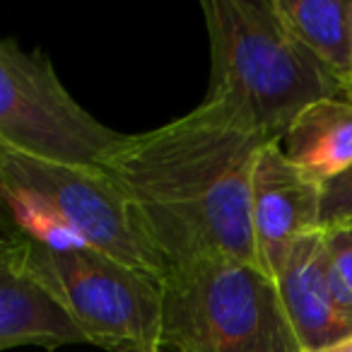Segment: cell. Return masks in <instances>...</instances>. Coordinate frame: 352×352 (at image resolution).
Segmentation results:
<instances>
[{
  "instance_id": "6da1fadb",
  "label": "cell",
  "mask_w": 352,
  "mask_h": 352,
  "mask_svg": "<svg viewBox=\"0 0 352 352\" xmlns=\"http://www.w3.org/2000/svg\"><path fill=\"white\" fill-rule=\"evenodd\" d=\"M265 145L208 102L160 128L123 135L104 171L162 275L212 258L261 268L251 182Z\"/></svg>"
},
{
  "instance_id": "7a4b0ae2",
  "label": "cell",
  "mask_w": 352,
  "mask_h": 352,
  "mask_svg": "<svg viewBox=\"0 0 352 352\" xmlns=\"http://www.w3.org/2000/svg\"><path fill=\"white\" fill-rule=\"evenodd\" d=\"M210 82L203 102L232 123L283 142L311 104L345 97L338 80L285 30L273 0H206Z\"/></svg>"
},
{
  "instance_id": "3957f363",
  "label": "cell",
  "mask_w": 352,
  "mask_h": 352,
  "mask_svg": "<svg viewBox=\"0 0 352 352\" xmlns=\"http://www.w3.org/2000/svg\"><path fill=\"white\" fill-rule=\"evenodd\" d=\"M0 169L27 239L49 249H92L162 280V268L133 227L116 184L104 169L75 166L0 142Z\"/></svg>"
},
{
  "instance_id": "277c9868",
  "label": "cell",
  "mask_w": 352,
  "mask_h": 352,
  "mask_svg": "<svg viewBox=\"0 0 352 352\" xmlns=\"http://www.w3.org/2000/svg\"><path fill=\"white\" fill-rule=\"evenodd\" d=\"M162 350L302 352L275 280L230 258L162 275Z\"/></svg>"
},
{
  "instance_id": "5b68a950",
  "label": "cell",
  "mask_w": 352,
  "mask_h": 352,
  "mask_svg": "<svg viewBox=\"0 0 352 352\" xmlns=\"http://www.w3.org/2000/svg\"><path fill=\"white\" fill-rule=\"evenodd\" d=\"M30 265L85 342L104 352H162V280L92 249L27 241Z\"/></svg>"
},
{
  "instance_id": "8992f818",
  "label": "cell",
  "mask_w": 352,
  "mask_h": 352,
  "mask_svg": "<svg viewBox=\"0 0 352 352\" xmlns=\"http://www.w3.org/2000/svg\"><path fill=\"white\" fill-rule=\"evenodd\" d=\"M126 133L85 111L41 51L0 39V142L75 166L104 169Z\"/></svg>"
},
{
  "instance_id": "52a82bcc",
  "label": "cell",
  "mask_w": 352,
  "mask_h": 352,
  "mask_svg": "<svg viewBox=\"0 0 352 352\" xmlns=\"http://www.w3.org/2000/svg\"><path fill=\"white\" fill-rule=\"evenodd\" d=\"M321 184L309 179L283 152L280 142L261 150L251 182V222L258 263L268 278L280 273L289 246L318 232Z\"/></svg>"
},
{
  "instance_id": "ba28073f",
  "label": "cell",
  "mask_w": 352,
  "mask_h": 352,
  "mask_svg": "<svg viewBox=\"0 0 352 352\" xmlns=\"http://www.w3.org/2000/svg\"><path fill=\"white\" fill-rule=\"evenodd\" d=\"M285 316L299 350L314 352L352 336V323L336 307L328 280V256L323 232L297 239L275 275Z\"/></svg>"
},
{
  "instance_id": "9c48e42d",
  "label": "cell",
  "mask_w": 352,
  "mask_h": 352,
  "mask_svg": "<svg viewBox=\"0 0 352 352\" xmlns=\"http://www.w3.org/2000/svg\"><path fill=\"white\" fill-rule=\"evenodd\" d=\"M27 241H0V352L85 342L63 307L34 275Z\"/></svg>"
},
{
  "instance_id": "30bf717a",
  "label": "cell",
  "mask_w": 352,
  "mask_h": 352,
  "mask_svg": "<svg viewBox=\"0 0 352 352\" xmlns=\"http://www.w3.org/2000/svg\"><path fill=\"white\" fill-rule=\"evenodd\" d=\"M280 145L309 179L331 182L352 166V99L331 97L304 109Z\"/></svg>"
},
{
  "instance_id": "8fae6325",
  "label": "cell",
  "mask_w": 352,
  "mask_h": 352,
  "mask_svg": "<svg viewBox=\"0 0 352 352\" xmlns=\"http://www.w3.org/2000/svg\"><path fill=\"white\" fill-rule=\"evenodd\" d=\"M285 30L350 92L352 25L350 0H273Z\"/></svg>"
},
{
  "instance_id": "7c38bea8",
  "label": "cell",
  "mask_w": 352,
  "mask_h": 352,
  "mask_svg": "<svg viewBox=\"0 0 352 352\" xmlns=\"http://www.w3.org/2000/svg\"><path fill=\"white\" fill-rule=\"evenodd\" d=\"M323 232L328 256V280L336 307L352 323V225Z\"/></svg>"
},
{
  "instance_id": "4fadbf2b",
  "label": "cell",
  "mask_w": 352,
  "mask_h": 352,
  "mask_svg": "<svg viewBox=\"0 0 352 352\" xmlns=\"http://www.w3.org/2000/svg\"><path fill=\"white\" fill-rule=\"evenodd\" d=\"M352 225V166L321 186L318 230Z\"/></svg>"
},
{
  "instance_id": "5bb4252c",
  "label": "cell",
  "mask_w": 352,
  "mask_h": 352,
  "mask_svg": "<svg viewBox=\"0 0 352 352\" xmlns=\"http://www.w3.org/2000/svg\"><path fill=\"white\" fill-rule=\"evenodd\" d=\"M27 234L22 232L20 222H17L15 208L10 203L6 188V179H3V169H0V241H22Z\"/></svg>"
},
{
  "instance_id": "9a60e30c",
  "label": "cell",
  "mask_w": 352,
  "mask_h": 352,
  "mask_svg": "<svg viewBox=\"0 0 352 352\" xmlns=\"http://www.w3.org/2000/svg\"><path fill=\"white\" fill-rule=\"evenodd\" d=\"M314 352H352V336L345 338V340H338L328 347H321V350H314Z\"/></svg>"
},
{
  "instance_id": "2e32d148",
  "label": "cell",
  "mask_w": 352,
  "mask_h": 352,
  "mask_svg": "<svg viewBox=\"0 0 352 352\" xmlns=\"http://www.w3.org/2000/svg\"><path fill=\"white\" fill-rule=\"evenodd\" d=\"M350 25H352V0H350ZM347 99H352V75H350V92H347Z\"/></svg>"
},
{
  "instance_id": "e0dca14e",
  "label": "cell",
  "mask_w": 352,
  "mask_h": 352,
  "mask_svg": "<svg viewBox=\"0 0 352 352\" xmlns=\"http://www.w3.org/2000/svg\"><path fill=\"white\" fill-rule=\"evenodd\" d=\"M162 352H166V350H162Z\"/></svg>"
}]
</instances>
